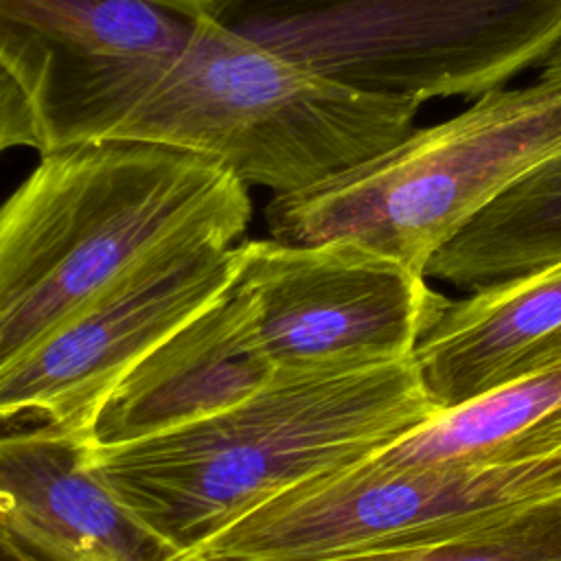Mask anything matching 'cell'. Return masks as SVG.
<instances>
[{
    "instance_id": "10",
    "label": "cell",
    "mask_w": 561,
    "mask_h": 561,
    "mask_svg": "<svg viewBox=\"0 0 561 561\" xmlns=\"http://www.w3.org/2000/svg\"><path fill=\"white\" fill-rule=\"evenodd\" d=\"M274 370L252 302L232 280L116 381L85 427V445L118 447L188 425L248 399Z\"/></svg>"
},
{
    "instance_id": "6",
    "label": "cell",
    "mask_w": 561,
    "mask_h": 561,
    "mask_svg": "<svg viewBox=\"0 0 561 561\" xmlns=\"http://www.w3.org/2000/svg\"><path fill=\"white\" fill-rule=\"evenodd\" d=\"M561 491V451L383 469L366 458L265 500L180 561H318L423 539Z\"/></svg>"
},
{
    "instance_id": "17",
    "label": "cell",
    "mask_w": 561,
    "mask_h": 561,
    "mask_svg": "<svg viewBox=\"0 0 561 561\" xmlns=\"http://www.w3.org/2000/svg\"><path fill=\"white\" fill-rule=\"evenodd\" d=\"M0 561H61L44 548L0 528Z\"/></svg>"
},
{
    "instance_id": "9",
    "label": "cell",
    "mask_w": 561,
    "mask_h": 561,
    "mask_svg": "<svg viewBox=\"0 0 561 561\" xmlns=\"http://www.w3.org/2000/svg\"><path fill=\"white\" fill-rule=\"evenodd\" d=\"M237 245L188 239L127 270L0 370V419L37 412L85 436L116 381L232 285Z\"/></svg>"
},
{
    "instance_id": "11",
    "label": "cell",
    "mask_w": 561,
    "mask_h": 561,
    "mask_svg": "<svg viewBox=\"0 0 561 561\" xmlns=\"http://www.w3.org/2000/svg\"><path fill=\"white\" fill-rule=\"evenodd\" d=\"M0 528L61 561H171L90 469L85 436L48 421L0 434Z\"/></svg>"
},
{
    "instance_id": "3",
    "label": "cell",
    "mask_w": 561,
    "mask_h": 561,
    "mask_svg": "<svg viewBox=\"0 0 561 561\" xmlns=\"http://www.w3.org/2000/svg\"><path fill=\"white\" fill-rule=\"evenodd\" d=\"M421 107L333 83L206 13L107 138L193 151L285 195L397 145Z\"/></svg>"
},
{
    "instance_id": "7",
    "label": "cell",
    "mask_w": 561,
    "mask_h": 561,
    "mask_svg": "<svg viewBox=\"0 0 561 561\" xmlns=\"http://www.w3.org/2000/svg\"><path fill=\"white\" fill-rule=\"evenodd\" d=\"M204 15L202 0H0V61L35 107L39 153L107 138Z\"/></svg>"
},
{
    "instance_id": "15",
    "label": "cell",
    "mask_w": 561,
    "mask_h": 561,
    "mask_svg": "<svg viewBox=\"0 0 561 561\" xmlns=\"http://www.w3.org/2000/svg\"><path fill=\"white\" fill-rule=\"evenodd\" d=\"M318 561H561V491L423 539Z\"/></svg>"
},
{
    "instance_id": "5",
    "label": "cell",
    "mask_w": 561,
    "mask_h": 561,
    "mask_svg": "<svg viewBox=\"0 0 561 561\" xmlns=\"http://www.w3.org/2000/svg\"><path fill=\"white\" fill-rule=\"evenodd\" d=\"M221 26L344 88L478 99L543 66L561 0H202Z\"/></svg>"
},
{
    "instance_id": "12",
    "label": "cell",
    "mask_w": 561,
    "mask_h": 561,
    "mask_svg": "<svg viewBox=\"0 0 561 561\" xmlns=\"http://www.w3.org/2000/svg\"><path fill=\"white\" fill-rule=\"evenodd\" d=\"M412 359L440 410L559 362L561 261L449 300Z\"/></svg>"
},
{
    "instance_id": "18",
    "label": "cell",
    "mask_w": 561,
    "mask_h": 561,
    "mask_svg": "<svg viewBox=\"0 0 561 561\" xmlns=\"http://www.w3.org/2000/svg\"><path fill=\"white\" fill-rule=\"evenodd\" d=\"M541 75H561V42H559V46L552 50V55L543 61Z\"/></svg>"
},
{
    "instance_id": "16",
    "label": "cell",
    "mask_w": 561,
    "mask_h": 561,
    "mask_svg": "<svg viewBox=\"0 0 561 561\" xmlns=\"http://www.w3.org/2000/svg\"><path fill=\"white\" fill-rule=\"evenodd\" d=\"M15 147L42 151L39 123L28 94L0 61V153Z\"/></svg>"
},
{
    "instance_id": "14",
    "label": "cell",
    "mask_w": 561,
    "mask_h": 561,
    "mask_svg": "<svg viewBox=\"0 0 561 561\" xmlns=\"http://www.w3.org/2000/svg\"><path fill=\"white\" fill-rule=\"evenodd\" d=\"M561 261V145L511 182L427 263L425 276L476 291Z\"/></svg>"
},
{
    "instance_id": "2",
    "label": "cell",
    "mask_w": 561,
    "mask_h": 561,
    "mask_svg": "<svg viewBox=\"0 0 561 561\" xmlns=\"http://www.w3.org/2000/svg\"><path fill=\"white\" fill-rule=\"evenodd\" d=\"M250 217L248 186L193 151L101 138L39 153L0 204V370L153 252L237 243Z\"/></svg>"
},
{
    "instance_id": "8",
    "label": "cell",
    "mask_w": 561,
    "mask_h": 561,
    "mask_svg": "<svg viewBox=\"0 0 561 561\" xmlns=\"http://www.w3.org/2000/svg\"><path fill=\"white\" fill-rule=\"evenodd\" d=\"M237 250L234 280L276 368L410 357L449 302L423 274L351 241L289 245L270 237Z\"/></svg>"
},
{
    "instance_id": "4",
    "label": "cell",
    "mask_w": 561,
    "mask_h": 561,
    "mask_svg": "<svg viewBox=\"0 0 561 561\" xmlns=\"http://www.w3.org/2000/svg\"><path fill=\"white\" fill-rule=\"evenodd\" d=\"M559 145L561 75H541L309 188L272 195L265 224L280 243L351 241L425 276L456 232Z\"/></svg>"
},
{
    "instance_id": "13",
    "label": "cell",
    "mask_w": 561,
    "mask_h": 561,
    "mask_svg": "<svg viewBox=\"0 0 561 561\" xmlns=\"http://www.w3.org/2000/svg\"><path fill=\"white\" fill-rule=\"evenodd\" d=\"M554 451H561V359L438 410L366 460L383 469H416L508 462Z\"/></svg>"
},
{
    "instance_id": "1",
    "label": "cell",
    "mask_w": 561,
    "mask_h": 561,
    "mask_svg": "<svg viewBox=\"0 0 561 561\" xmlns=\"http://www.w3.org/2000/svg\"><path fill=\"white\" fill-rule=\"evenodd\" d=\"M412 355L276 368L248 399L118 447L85 445L96 478L180 561L287 486L362 460L430 421Z\"/></svg>"
}]
</instances>
